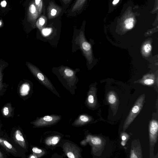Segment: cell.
Returning <instances> with one entry per match:
<instances>
[{"mask_svg":"<svg viewBox=\"0 0 158 158\" xmlns=\"http://www.w3.org/2000/svg\"><path fill=\"white\" fill-rule=\"evenodd\" d=\"M39 17V13L34 1L30 4L28 10V19L34 27L37 19Z\"/></svg>","mask_w":158,"mask_h":158,"instance_id":"obj_5","label":"cell"},{"mask_svg":"<svg viewBox=\"0 0 158 158\" xmlns=\"http://www.w3.org/2000/svg\"><path fill=\"white\" fill-rule=\"evenodd\" d=\"M47 21V18L45 15H41L36 20V26L39 30H41L46 25Z\"/></svg>","mask_w":158,"mask_h":158,"instance_id":"obj_11","label":"cell"},{"mask_svg":"<svg viewBox=\"0 0 158 158\" xmlns=\"http://www.w3.org/2000/svg\"><path fill=\"white\" fill-rule=\"evenodd\" d=\"M80 119L83 122H86L89 120V118L85 115H81L80 117Z\"/></svg>","mask_w":158,"mask_h":158,"instance_id":"obj_21","label":"cell"},{"mask_svg":"<svg viewBox=\"0 0 158 158\" xmlns=\"http://www.w3.org/2000/svg\"><path fill=\"white\" fill-rule=\"evenodd\" d=\"M144 83L147 85H151L154 82L153 80L151 79H147L144 81Z\"/></svg>","mask_w":158,"mask_h":158,"instance_id":"obj_20","label":"cell"},{"mask_svg":"<svg viewBox=\"0 0 158 158\" xmlns=\"http://www.w3.org/2000/svg\"><path fill=\"white\" fill-rule=\"evenodd\" d=\"M91 141L94 145H99L102 143L101 139L97 137H94L91 139Z\"/></svg>","mask_w":158,"mask_h":158,"instance_id":"obj_18","label":"cell"},{"mask_svg":"<svg viewBox=\"0 0 158 158\" xmlns=\"http://www.w3.org/2000/svg\"><path fill=\"white\" fill-rule=\"evenodd\" d=\"M130 158H138V157L136 156L135 153L133 152L131 153Z\"/></svg>","mask_w":158,"mask_h":158,"instance_id":"obj_31","label":"cell"},{"mask_svg":"<svg viewBox=\"0 0 158 158\" xmlns=\"http://www.w3.org/2000/svg\"><path fill=\"white\" fill-rule=\"evenodd\" d=\"M3 157V156L2 154H1V152H0V158Z\"/></svg>","mask_w":158,"mask_h":158,"instance_id":"obj_35","label":"cell"},{"mask_svg":"<svg viewBox=\"0 0 158 158\" xmlns=\"http://www.w3.org/2000/svg\"><path fill=\"white\" fill-rule=\"evenodd\" d=\"M86 0H77L71 9L73 13L80 10L82 7Z\"/></svg>","mask_w":158,"mask_h":158,"instance_id":"obj_13","label":"cell"},{"mask_svg":"<svg viewBox=\"0 0 158 158\" xmlns=\"http://www.w3.org/2000/svg\"><path fill=\"white\" fill-rule=\"evenodd\" d=\"M158 129L157 122L152 120L150 122L149 126L150 139L151 143L153 144L156 141Z\"/></svg>","mask_w":158,"mask_h":158,"instance_id":"obj_7","label":"cell"},{"mask_svg":"<svg viewBox=\"0 0 158 158\" xmlns=\"http://www.w3.org/2000/svg\"><path fill=\"white\" fill-rule=\"evenodd\" d=\"M33 1L38 11L39 17L43 13L45 15V10L43 0H34Z\"/></svg>","mask_w":158,"mask_h":158,"instance_id":"obj_12","label":"cell"},{"mask_svg":"<svg viewBox=\"0 0 158 158\" xmlns=\"http://www.w3.org/2000/svg\"><path fill=\"white\" fill-rule=\"evenodd\" d=\"M26 64L31 73L39 81L47 87L53 90L54 87L51 81L38 68L28 62H26Z\"/></svg>","mask_w":158,"mask_h":158,"instance_id":"obj_3","label":"cell"},{"mask_svg":"<svg viewBox=\"0 0 158 158\" xmlns=\"http://www.w3.org/2000/svg\"><path fill=\"white\" fill-rule=\"evenodd\" d=\"M88 101L89 103H93L94 102V96L92 95H89L88 97Z\"/></svg>","mask_w":158,"mask_h":158,"instance_id":"obj_27","label":"cell"},{"mask_svg":"<svg viewBox=\"0 0 158 158\" xmlns=\"http://www.w3.org/2000/svg\"><path fill=\"white\" fill-rule=\"evenodd\" d=\"M8 65L9 64L7 62L0 59V93L8 86L7 84L3 82V78L4 70Z\"/></svg>","mask_w":158,"mask_h":158,"instance_id":"obj_8","label":"cell"},{"mask_svg":"<svg viewBox=\"0 0 158 158\" xmlns=\"http://www.w3.org/2000/svg\"><path fill=\"white\" fill-rule=\"evenodd\" d=\"M43 120L44 121V123H45V122H51L53 121V117L50 116H46L44 117L43 118Z\"/></svg>","mask_w":158,"mask_h":158,"instance_id":"obj_19","label":"cell"},{"mask_svg":"<svg viewBox=\"0 0 158 158\" xmlns=\"http://www.w3.org/2000/svg\"><path fill=\"white\" fill-rule=\"evenodd\" d=\"M125 27L127 29H131L134 27V24L133 23H127L125 24Z\"/></svg>","mask_w":158,"mask_h":158,"instance_id":"obj_26","label":"cell"},{"mask_svg":"<svg viewBox=\"0 0 158 158\" xmlns=\"http://www.w3.org/2000/svg\"><path fill=\"white\" fill-rule=\"evenodd\" d=\"M152 48L151 44L149 43H147L143 46V51L144 52L148 54L151 52Z\"/></svg>","mask_w":158,"mask_h":158,"instance_id":"obj_17","label":"cell"},{"mask_svg":"<svg viewBox=\"0 0 158 158\" xmlns=\"http://www.w3.org/2000/svg\"><path fill=\"white\" fill-rule=\"evenodd\" d=\"M108 99L109 103L111 104H114L116 101V98L115 96L112 93L109 94L108 96Z\"/></svg>","mask_w":158,"mask_h":158,"instance_id":"obj_16","label":"cell"},{"mask_svg":"<svg viewBox=\"0 0 158 158\" xmlns=\"http://www.w3.org/2000/svg\"><path fill=\"white\" fill-rule=\"evenodd\" d=\"M121 144L122 146H124L125 145V142L124 141H122L121 142Z\"/></svg>","mask_w":158,"mask_h":158,"instance_id":"obj_34","label":"cell"},{"mask_svg":"<svg viewBox=\"0 0 158 158\" xmlns=\"http://www.w3.org/2000/svg\"><path fill=\"white\" fill-rule=\"evenodd\" d=\"M26 80L21 81L19 84V91L20 94L23 96L27 95L29 92L30 87L29 82Z\"/></svg>","mask_w":158,"mask_h":158,"instance_id":"obj_9","label":"cell"},{"mask_svg":"<svg viewBox=\"0 0 158 158\" xmlns=\"http://www.w3.org/2000/svg\"><path fill=\"white\" fill-rule=\"evenodd\" d=\"M32 151L34 153L37 154H40L42 152L41 150L35 147L33 148L32 149Z\"/></svg>","mask_w":158,"mask_h":158,"instance_id":"obj_23","label":"cell"},{"mask_svg":"<svg viewBox=\"0 0 158 158\" xmlns=\"http://www.w3.org/2000/svg\"><path fill=\"white\" fill-rule=\"evenodd\" d=\"M119 1V0H114L112 2L113 4L114 5H115L117 4L118 2Z\"/></svg>","mask_w":158,"mask_h":158,"instance_id":"obj_32","label":"cell"},{"mask_svg":"<svg viewBox=\"0 0 158 158\" xmlns=\"http://www.w3.org/2000/svg\"><path fill=\"white\" fill-rule=\"evenodd\" d=\"M31 158H36L37 157H35V156H31L30 157Z\"/></svg>","mask_w":158,"mask_h":158,"instance_id":"obj_36","label":"cell"},{"mask_svg":"<svg viewBox=\"0 0 158 158\" xmlns=\"http://www.w3.org/2000/svg\"><path fill=\"white\" fill-rule=\"evenodd\" d=\"M59 138L57 136H54L51 139H50L47 141L46 143L48 145H55L59 142Z\"/></svg>","mask_w":158,"mask_h":158,"instance_id":"obj_14","label":"cell"},{"mask_svg":"<svg viewBox=\"0 0 158 158\" xmlns=\"http://www.w3.org/2000/svg\"><path fill=\"white\" fill-rule=\"evenodd\" d=\"M144 99V96H142L136 101L124 123L123 125L124 130L128 127L138 114L142 107Z\"/></svg>","mask_w":158,"mask_h":158,"instance_id":"obj_4","label":"cell"},{"mask_svg":"<svg viewBox=\"0 0 158 158\" xmlns=\"http://www.w3.org/2000/svg\"><path fill=\"white\" fill-rule=\"evenodd\" d=\"M75 43L79 46L88 63L91 64L93 60L91 46L86 40L82 31L80 32L75 38Z\"/></svg>","mask_w":158,"mask_h":158,"instance_id":"obj_2","label":"cell"},{"mask_svg":"<svg viewBox=\"0 0 158 158\" xmlns=\"http://www.w3.org/2000/svg\"><path fill=\"white\" fill-rule=\"evenodd\" d=\"M67 155V156L69 158H74L75 157L73 153L70 152H68Z\"/></svg>","mask_w":158,"mask_h":158,"instance_id":"obj_28","label":"cell"},{"mask_svg":"<svg viewBox=\"0 0 158 158\" xmlns=\"http://www.w3.org/2000/svg\"><path fill=\"white\" fill-rule=\"evenodd\" d=\"M62 10L61 7L52 2H50L47 9L48 19L50 20L60 15Z\"/></svg>","mask_w":158,"mask_h":158,"instance_id":"obj_6","label":"cell"},{"mask_svg":"<svg viewBox=\"0 0 158 158\" xmlns=\"http://www.w3.org/2000/svg\"><path fill=\"white\" fill-rule=\"evenodd\" d=\"M126 137L124 135H123L122 137V139L124 141L126 139Z\"/></svg>","mask_w":158,"mask_h":158,"instance_id":"obj_33","label":"cell"},{"mask_svg":"<svg viewBox=\"0 0 158 158\" xmlns=\"http://www.w3.org/2000/svg\"><path fill=\"white\" fill-rule=\"evenodd\" d=\"M0 143L2 145L4 146L6 148L8 149H13L12 145L6 140H3L2 139L0 138Z\"/></svg>","mask_w":158,"mask_h":158,"instance_id":"obj_15","label":"cell"},{"mask_svg":"<svg viewBox=\"0 0 158 158\" xmlns=\"http://www.w3.org/2000/svg\"><path fill=\"white\" fill-rule=\"evenodd\" d=\"M2 7H5L6 5V2L5 0H3L2 1L0 4Z\"/></svg>","mask_w":158,"mask_h":158,"instance_id":"obj_29","label":"cell"},{"mask_svg":"<svg viewBox=\"0 0 158 158\" xmlns=\"http://www.w3.org/2000/svg\"><path fill=\"white\" fill-rule=\"evenodd\" d=\"M62 2L65 5L68 4L71 0H61Z\"/></svg>","mask_w":158,"mask_h":158,"instance_id":"obj_30","label":"cell"},{"mask_svg":"<svg viewBox=\"0 0 158 158\" xmlns=\"http://www.w3.org/2000/svg\"><path fill=\"white\" fill-rule=\"evenodd\" d=\"M2 25V22L0 21V27Z\"/></svg>","mask_w":158,"mask_h":158,"instance_id":"obj_37","label":"cell"},{"mask_svg":"<svg viewBox=\"0 0 158 158\" xmlns=\"http://www.w3.org/2000/svg\"><path fill=\"white\" fill-rule=\"evenodd\" d=\"M3 113L5 116H7L9 113V110L7 106L5 107L3 110Z\"/></svg>","mask_w":158,"mask_h":158,"instance_id":"obj_24","label":"cell"},{"mask_svg":"<svg viewBox=\"0 0 158 158\" xmlns=\"http://www.w3.org/2000/svg\"><path fill=\"white\" fill-rule=\"evenodd\" d=\"M77 69L73 70L68 67L61 65L57 68H53L52 70L60 81L65 82L70 85H73L75 84L76 82L78 81V78L76 75Z\"/></svg>","mask_w":158,"mask_h":158,"instance_id":"obj_1","label":"cell"},{"mask_svg":"<svg viewBox=\"0 0 158 158\" xmlns=\"http://www.w3.org/2000/svg\"><path fill=\"white\" fill-rule=\"evenodd\" d=\"M134 21V19L133 18H130L125 20L124 23L125 24H126L129 23H133Z\"/></svg>","mask_w":158,"mask_h":158,"instance_id":"obj_25","label":"cell"},{"mask_svg":"<svg viewBox=\"0 0 158 158\" xmlns=\"http://www.w3.org/2000/svg\"><path fill=\"white\" fill-rule=\"evenodd\" d=\"M51 32V30L50 29H43L42 32L45 35H49Z\"/></svg>","mask_w":158,"mask_h":158,"instance_id":"obj_22","label":"cell"},{"mask_svg":"<svg viewBox=\"0 0 158 158\" xmlns=\"http://www.w3.org/2000/svg\"><path fill=\"white\" fill-rule=\"evenodd\" d=\"M15 137L17 143L22 147L25 148V140L20 130H18L16 131L15 133Z\"/></svg>","mask_w":158,"mask_h":158,"instance_id":"obj_10","label":"cell"}]
</instances>
